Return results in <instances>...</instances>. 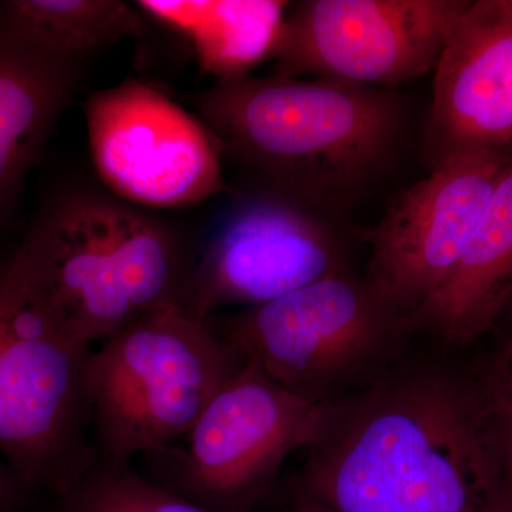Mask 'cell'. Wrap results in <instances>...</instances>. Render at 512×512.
I'll list each match as a JSON object with an SVG mask.
<instances>
[{"label": "cell", "instance_id": "obj_4", "mask_svg": "<svg viewBox=\"0 0 512 512\" xmlns=\"http://www.w3.org/2000/svg\"><path fill=\"white\" fill-rule=\"evenodd\" d=\"M92 349L64 328L12 249H0V454L42 500L72 490L96 460Z\"/></svg>", "mask_w": 512, "mask_h": 512}, {"label": "cell", "instance_id": "obj_22", "mask_svg": "<svg viewBox=\"0 0 512 512\" xmlns=\"http://www.w3.org/2000/svg\"><path fill=\"white\" fill-rule=\"evenodd\" d=\"M511 305H512V301H511L510 305H508V306H511Z\"/></svg>", "mask_w": 512, "mask_h": 512}, {"label": "cell", "instance_id": "obj_5", "mask_svg": "<svg viewBox=\"0 0 512 512\" xmlns=\"http://www.w3.org/2000/svg\"><path fill=\"white\" fill-rule=\"evenodd\" d=\"M244 363L207 319L183 309L150 313L94 346L87 404L96 457L136 461L178 443Z\"/></svg>", "mask_w": 512, "mask_h": 512}, {"label": "cell", "instance_id": "obj_3", "mask_svg": "<svg viewBox=\"0 0 512 512\" xmlns=\"http://www.w3.org/2000/svg\"><path fill=\"white\" fill-rule=\"evenodd\" d=\"M12 252L64 328L90 348L150 313L190 311L197 256L119 201L53 198Z\"/></svg>", "mask_w": 512, "mask_h": 512}, {"label": "cell", "instance_id": "obj_8", "mask_svg": "<svg viewBox=\"0 0 512 512\" xmlns=\"http://www.w3.org/2000/svg\"><path fill=\"white\" fill-rule=\"evenodd\" d=\"M468 0H309L289 6L274 74L393 89L433 73Z\"/></svg>", "mask_w": 512, "mask_h": 512}, {"label": "cell", "instance_id": "obj_19", "mask_svg": "<svg viewBox=\"0 0 512 512\" xmlns=\"http://www.w3.org/2000/svg\"><path fill=\"white\" fill-rule=\"evenodd\" d=\"M493 421L497 447V485L490 512H512V424L495 417Z\"/></svg>", "mask_w": 512, "mask_h": 512}, {"label": "cell", "instance_id": "obj_6", "mask_svg": "<svg viewBox=\"0 0 512 512\" xmlns=\"http://www.w3.org/2000/svg\"><path fill=\"white\" fill-rule=\"evenodd\" d=\"M207 322L244 362L315 402L338 400L382 376L410 333L367 278L350 272Z\"/></svg>", "mask_w": 512, "mask_h": 512}, {"label": "cell", "instance_id": "obj_17", "mask_svg": "<svg viewBox=\"0 0 512 512\" xmlns=\"http://www.w3.org/2000/svg\"><path fill=\"white\" fill-rule=\"evenodd\" d=\"M40 512H210L150 480L134 461L96 457L72 490L43 501Z\"/></svg>", "mask_w": 512, "mask_h": 512}, {"label": "cell", "instance_id": "obj_20", "mask_svg": "<svg viewBox=\"0 0 512 512\" xmlns=\"http://www.w3.org/2000/svg\"><path fill=\"white\" fill-rule=\"evenodd\" d=\"M42 504L26 481L5 460L0 461V512H39Z\"/></svg>", "mask_w": 512, "mask_h": 512}, {"label": "cell", "instance_id": "obj_7", "mask_svg": "<svg viewBox=\"0 0 512 512\" xmlns=\"http://www.w3.org/2000/svg\"><path fill=\"white\" fill-rule=\"evenodd\" d=\"M333 402H315L245 362L173 446L134 461L154 483L210 512H252L285 461L325 433Z\"/></svg>", "mask_w": 512, "mask_h": 512}, {"label": "cell", "instance_id": "obj_16", "mask_svg": "<svg viewBox=\"0 0 512 512\" xmlns=\"http://www.w3.org/2000/svg\"><path fill=\"white\" fill-rule=\"evenodd\" d=\"M0 16L30 45L74 64L146 29L141 10L119 0H8Z\"/></svg>", "mask_w": 512, "mask_h": 512}, {"label": "cell", "instance_id": "obj_18", "mask_svg": "<svg viewBox=\"0 0 512 512\" xmlns=\"http://www.w3.org/2000/svg\"><path fill=\"white\" fill-rule=\"evenodd\" d=\"M477 389L491 416L512 424V339L490 360Z\"/></svg>", "mask_w": 512, "mask_h": 512}, {"label": "cell", "instance_id": "obj_14", "mask_svg": "<svg viewBox=\"0 0 512 512\" xmlns=\"http://www.w3.org/2000/svg\"><path fill=\"white\" fill-rule=\"evenodd\" d=\"M77 64L30 45L0 16V231L76 89Z\"/></svg>", "mask_w": 512, "mask_h": 512}, {"label": "cell", "instance_id": "obj_12", "mask_svg": "<svg viewBox=\"0 0 512 512\" xmlns=\"http://www.w3.org/2000/svg\"><path fill=\"white\" fill-rule=\"evenodd\" d=\"M433 74L431 168L467 151L512 147V0H468Z\"/></svg>", "mask_w": 512, "mask_h": 512}, {"label": "cell", "instance_id": "obj_15", "mask_svg": "<svg viewBox=\"0 0 512 512\" xmlns=\"http://www.w3.org/2000/svg\"><path fill=\"white\" fill-rule=\"evenodd\" d=\"M136 6L146 18L187 37L201 69L217 82L249 76L274 59L289 8L276 0H143Z\"/></svg>", "mask_w": 512, "mask_h": 512}, {"label": "cell", "instance_id": "obj_2", "mask_svg": "<svg viewBox=\"0 0 512 512\" xmlns=\"http://www.w3.org/2000/svg\"><path fill=\"white\" fill-rule=\"evenodd\" d=\"M200 120L265 188L320 212L343 207L389 170L407 110L392 89L329 79L245 76L195 97Z\"/></svg>", "mask_w": 512, "mask_h": 512}, {"label": "cell", "instance_id": "obj_1", "mask_svg": "<svg viewBox=\"0 0 512 512\" xmlns=\"http://www.w3.org/2000/svg\"><path fill=\"white\" fill-rule=\"evenodd\" d=\"M292 485L333 512H490L493 417L447 370L393 367L333 402Z\"/></svg>", "mask_w": 512, "mask_h": 512}, {"label": "cell", "instance_id": "obj_21", "mask_svg": "<svg viewBox=\"0 0 512 512\" xmlns=\"http://www.w3.org/2000/svg\"><path fill=\"white\" fill-rule=\"evenodd\" d=\"M296 495H298V498H296L292 512H333L328 510V508L322 507V505L316 504L315 501L303 497V495Z\"/></svg>", "mask_w": 512, "mask_h": 512}, {"label": "cell", "instance_id": "obj_9", "mask_svg": "<svg viewBox=\"0 0 512 512\" xmlns=\"http://www.w3.org/2000/svg\"><path fill=\"white\" fill-rule=\"evenodd\" d=\"M323 214L268 188L239 201L197 256L192 315L255 308L349 272L342 237Z\"/></svg>", "mask_w": 512, "mask_h": 512}, {"label": "cell", "instance_id": "obj_13", "mask_svg": "<svg viewBox=\"0 0 512 512\" xmlns=\"http://www.w3.org/2000/svg\"><path fill=\"white\" fill-rule=\"evenodd\" d=\"M512 301V163L501 173L456 268L407 322L447 345L494 328Z\"/></svg>", "mask_w": 512, "mask_h": 512}, {"label": "cell", "instance_id": "obj_11", "mask_svg": "<svg viewBox=\"0 0 512 512\" xmlns=\"http://www.w3.org/2000/svg\"><path fill=\"white\" fill-rule=\"evenodd\" d=\"M511 163L512 147L448 157L393 200L373 229L367 281L406 323L456 268Z\"/></svg>", "mask_w": 512, "mask_h": 512}, {"label": "cell", "instance_id": "obj_10", "mask_svg": "<svg viewBox=\"0 0 512 512\" xmlns=\"http://www.w3.org/2000/svg\"><path fill=\"white\" fill-rule=\"evenodd\" d=\"M84 114L101 180L124 200L180 207L224 190L220 144L156 87L133 80L100 90Z\"/></svg>", "mask_w": 512, "mask_h": 512}]
</instances>
